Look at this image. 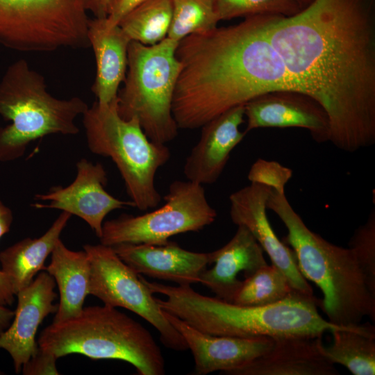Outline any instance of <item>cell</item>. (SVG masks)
<instances>
[{
    "label": "cell",
    "mask_w": 375,
    "mask_h": 375,
    "mask_svg": "<svg viewBox=\"0 0 375 375\" xmlns=\"http://www.w3.org/2000/svg\"><path fill=\"white\" fill-rule=\"evenodd\" d=\"M267 35L299 92L317 102L329 142L354 152L375 143V0H314L271 15Z\"/></svg>",
    "instance_id": "6da1fadb"
},
{
    "label": "cell",
    "mask_w": 375,
    "mask_h": 375,
    "mask_svg": "<svg viewBox=\"0 0 375 375\" xmlns=\"http://www.w3.org/2000/svg\"><path fill=\"white\" fill-rule=\"evenodd\" d=\"M272 14L191 34L178 44L181 68L172 101L179 128L194 129L261 94L299 90L272 45ZM301 93V92H300Z\"/></svg>",
    "instance_id": "7a4b0ae2"
},
{
    "label": "cell",
    "mask_w": 375,
    "mask_h": 375,
    "mask_svg": "<svg viewBox=\"0 0 375 375\" xmlns=\"http://www.w3.org/2000/svg\"><path fill=\"white\" fill-rule=\"evenodd\" d=\"M142 280L160 308L195 328L213 335L239 338L322 336L326 331L343 328L319 313V300L294 292L275 303L263 306H240L217 297L203 295L191 285H168Z\"/></svg>",
    "instance_id": "3957f363"
},
{
    "label": "cell",
    "mask_w": 375,
    "mask_h": 375,
    "mask_svg": "<svg viewBox=\"0 0 375 375\" xmlns=\"http://www.w3.org/2000/svg\"><path fill=\"white\" fill-rule=\"evenodd\" d=\"M267 209L287 228L283 239L292 249L303 276L322 291L319 306L328 321L351 327L369 317L375 320V292L369 288L353 251L333 244L310 231L287 199L285 192L270 188Z\"/></svg>",
    "instance_id": "277c9868"
},
{
    "label": "cell",
    "mask_w": 375,
    "mask_h": 375,
    "mask_svg": "<svg viewBox=\"0 0 375 375\" xmlns=\"http://www.w3.org/2000/svg\"><path fill=\"white\" fill-rule=\"evenodd\" d=\"M39 348L57 358L79 353L94 360L132 365L139 375H163L160 348L141 324L109 306L83 307L79 314L53 322L40 333Z\"/></svg>",
    "instance_id": "5b68a950"
},
{
    "label": "cell",
    "mask_w": 375,
    "mask_h": 375,
    "mask_svg": "<svg viewBox=\"0 0 375 375\" xmlns=\"http://www.w3.org/2000/svg\"><path fill=\"white\" fill-rule=\"evenodd\" d=\"M78 97L58 99L24 59L10 64L0 81V162L21 158L32 142L51 134L76 135V118L88 108Z\"/></svg>",
    "instance_id": "8992f818"
},
{
    "label": "cell",
    "mask_w": 375,
    "mask_h": 375,
    "mask_svg": "<svg viewBox=\"0 0 375 375\" xmlns=\"http://www.w3.org/2000/svg\"><path fill=\"white\" fill-rule=\"evenodd\" d=\"M83 123L89 149L112 159L134 207L140 210L157 207L162 197L155 178L170 159L169 149L152 142L135 118H122L117 97L106 104L95 101L83 115Z\"/></svg>",
    "instance_id": "52a82bcc"
},
{
    "label": "cell",
    "mask_w": 375,
    "mask_h": 375,
    "mask_svg": "<svg viewBox=\"0 0 375 375\" xmlns=\"http://www.w3.org/2000/svg\"><path fill=\"white\" fill-rule=\"evenodd\" d=\"M178 44L166 38L153 45L131 41L123 87L117 94V111L124 119L135 118L153 142L166 144L178 135L172 101L181 65Z\"/></svg>",
    "instance_id": "ba28073f"
},
{
    "label": "cell",
    "mask_w": 375,
    "mask_h": 375,
    "mask_svg": "<svg viewBox=\"0 0 375 375\" xmlns=\"http://www.w3.org/2000/svg\"><path fill=\"white\" fill-rule=\"evenodd\" d=\"M83 0H0V45L21 52L90 47Z\"/></svg>",
    "instance_id": "9c48e42d"
},
{
    "label": "cell",
    "mask_w": 375,
    "mask_h": 375,
    "mask_svg": "<svg viewBox=\"0 0 375 375\" xmlns=\"http://www.w3.org/2000/svg\"><path fill=\"white\" fill-rule=\"evenodd\" d=\"M163 199L165 203L156 210L137 216L123 214L104 222L100 243L165 244L174 235L203 229L217 216L203 185L188 180L173 181Z\"/></svg>",
    "instance_id": "30bf717a"
},
{
    "label": "cell",
    "mask_w": 375,
    "mask_h": 375,
    "mask_svg": "<svg viewBox=\"0 0 375 375\" xmlns=\"http://www.w3.org/2000/svg\"><path fill=\"white\" fill-rule=\"evenodd\" d=\"M83 250L90 263V294L104 305L126 308L145 319L157 329L167 348L178 351L188 349L140 274L123 262L112 247L87 244Z\"/></svg>",
    "instance_id": "8fae6325"
},
{
    "label": "cell",
    "mask_w": 375,
    "mask_h": 375,
    "mask_svg": "<svg viewBox=\"0 0 375 375\" xmlns=\"http://www.w3.org/2000/svg\"><path fill=\"white\" fill-rule=\"evenodd\" d=\"M77 174L68 186L53 187L45 194H37L31 206L37 208H53L67 212L83 219L99 238L105 217L110 212L128 206L131 201L120 200L106 191L107 174L99 162L82 158L76 163Z\"/></svg>",
    "instance_id": "7c38bea8"
},
{
    "label": "cell",
    "mask_w": 375,
    "mask_h": 375,
    "mask_svg": "<svg viewBox=\"0 0 375 375\" xmlns=\"http://www.w3.org/2000/svg\"><path fill=\"white\" fill-rule=\"evenodd\" d=\"M270 188L251 183L233 192L229 197L231 219L235 225L244 226L251 232L294 290L313 296L311 285L299 269L292 249L277 237L268 220L266 202Z\"/></svg>",
    "instance_id": "4fadbf2b"
},
{
    "label": "cell",
    "mask_w": 375,
    "mask_h": 375,
    "mask_svg": "<svg viewBox=\"0 0 375 375\" xmlns=\"http://www.w3.org/2000/svg\"><path fill=\"white\" fill-rule=\"evenodd\" d=\"M246 134L259 128H301L318 143L329 142L330 124L324 109L313 99L293 91L258 96L244 105Z\"/></svg>",
    "instance_id": "5bb4252c"
},
{
    "label": "cell",
    "mask_w": 375,
    "mask_h": 375,
    "mask_svg": "<svg viewBox=\"0 0 375 375\" xmlns=\"http://www.w3.org/2000/svg\"><path fill=\"white\" fill-rule=\"evenodd\" d=\"M54 278L42 271L26 288L15 295L17 305L9 326L0 334V349L10 356L15 373L38 350L35 335L40 324L49 314L56 313L58 304Z\"/></svg>",
    "instance_id": "9a60e30c"
},
{
    "label": "cell",
    "mask_w": 375,
    "mask_h": 375,
    "mask_svg": "<svg viewBox=\"0 0 375 375\" xmlns=\"http://www.w3.org/2000/svg\"><path fill=\"white\" fill-rule=\"evenodd\" d=\"M164 312L191 351L195 363L194 374L197 375H206L216 371L228 374L264 354L274 343V339L269 337L239 338L210 335L166 310Z\"/></svg>",
    "instance_id": "2e32d148"
},
{
    "label": "cell",
    "mask_w": 375,
    "mask_h": 375,
    "mask_svg": "<svg viewBox=\"0 0 375 375\" xmlns=\"http://www.w3.org/2000/svg\"><path fill=\"white\" fill-rule=\"evenodd\" d=\"M244 107L232 108L201 128L199 140L186 158L183 173L187 180L203 185L215 183L223 172L231 151L244 138L240 129Z\"/></svg>",
    "instance_id": "e0dca14e"
},
{
    "label": "cell",
    "mask_w": 375,
    "mask_h": 375,
    "mask_svg": "<svg viewBox=\"0 0 375 375\" xmlns=\"http://www.w3.org/2000/svg\"><path fill=\"white\" fill-rule=\"evenodd\" d=\"M112 247L137 274L178 285L199 283L201 274L210 265L209 253L190 251L171 241L161 245L119 244Z\"/></svg>",
    "instance_id": "ac0fdd59"
},
{
    "label": "cell",
    "mask_w": 375,
    "mask_h": 375,
    "mask_svg": "<svg viewBox=\"0 0 375 375\" xmlns=\"http://www.w3.org/2000/svg\"><path fill=\"white\" fill-rule=\"evenodd\" d=\"M322 336L274 339L269 351L228 375H336L338 371L322 353Z\"/></svg>",
    "instance_id": "d6986e66"
},
{
    "label": "cell",
    "mask_w": 375,
    "mask_h": 375,
    "mask_svg": "<svg viewBox=\"0 0 375 375\" xmlns=\"http://www.w3.org/2000/svg\"><path fill=\"white\" fill-rule=\"evenodd\" d=\"M210 269H206L199 283L209 288L216 297L233 302L242 281L238 275L243 272L244 278L267 265L264 251L251 232L244 226H238L233 238L222 247L210 252Z\"/></svg>",
    "instance_id": "ffe728a7"
},
{
    "label": "cell",
    "mask_w": 375,
    "mask_h": 375,
    "mask_svg": "<svg viewBox=\"0 0 375 375\" xmlns=\"http://www.w3.org/2000/svg\"><path fill=\"white\" fill-rule=\"evenodd\" d=\"M88 38L96 62L92 91L99 103H109L117 97L127 69L131 40L119 25L110 26L106 18L90 19Z\"/></svg>",
    "instance_id": "44dd1931"
},
{
    "label": "cell",
    "mask_w": 375,
    "mask_h": 375,
    "mask_svg": "<svg viewBox=\"0 0 375 375\" xmlns=\"http://www.w3.org/2000/svg\"><path fill=\"white\" fill-rule=\"evenodd\" d=\"M72 215L62 211L40 237L26 238L0 251L1 270L15 296L44 270V262L60 240Z\"/></svg>",
    "instance_id": "7402d4cb"
},
{
    "label": "cell",
    "mask_w": 375,
    "mask_h": 375,
    "mask_svg": "<svg viewBox=\"0 0 375 375\" xmlns=\"http://www.w3.org/2000/svg\"><path fill=\"white\" fill-rule=\"evenodd\" d=\"M44 270L54 278L59 290L60 301L53 322L79 314L90 294V263L87 253L69 249L60 239Z\"/></svg>",
    "instance_id": "603a6c76"
},
{
    "label": "cell",
    "mask_w": 375,
    "mask_h": 375,
    "mask_svg": "<svg viewBox=\"0 0 375 375\" xmlns=\"http://www.w3.org/2000/svg\"><path fill=\"white\" fill-rule=\"evenodd\" d=\"M332 344L321 349L334 365L345 367L353 375L375 374V328L369 323L331 331Z\"/></svg>",
    "instance_id": "cb8c5ba5"
},
{
    "label": "cell",
    "mask_w": 375,
    "mask_h": 375,
    "mask_svg": "<svg viewBox=\"0 0 375 375\" xmlns=\"http://www.w3.org/2000/svg\"><path fill=\"white\" fill-rule=\"evenodd\" d=\"M170 0H146L119 23L131 41L156 44L167 37L172 22Z\"/></svg>",
    "instance_id": "d4e9b609"
},
{
    "label": "cell",
    "mask_w": 375,
    "mask_h": 375,
    "mask_svg": "<svg viewBox=\"0 0 375 375\" xmlns=\"http://www.w3.org/2000/svg\"><path fill=\"white\" fill-rule=\"evenodd\" d=\"M294 292L285 275L277 267L266 265L242 281L232 303L247 306H267L285 299Z\"/></svg>",
    "instance_id": "484cf974"
},
{
    "label": "cell",
    "mask_w": 375,
    "mask_h": 375,
    "mask_svg": "<svg viewBox=\"0 0 375 375\" xmlns=\"http://www.w3.org/2000/svg\"><path fill=\"white\" fill-rule=\"evenodd\" d=\"M172 22L167 38L180 42L185 37L215 28L219 22L216 0H170Z\"/></svg>",
    "instance_id": "4316f807"
},
{
    "label": "cell",
    "mask_w": 375,
    "mask_h": 375,
    "mask_svg": "<svg viewBox=\"0 0 375 375\" xmlns=\"http://www.w3.org/2000/svg\"><path fill=\"white\" fill-rule=\"evenodd\" d=\"M219 21L240 17L272 14L292 16L303 8L294 0H216Z\"/></svg>",
    "instance_id": "83f0119b"
},
{
    "label": "cell",
    "mask_w": 375,
    "mask_h": 375,
    "mask_svg": "<svg viewBox=\"0 0 375 375\" xmlns=\"http://www.w3.org/2000/svg\"><path fill=\"white\" fill-rule=\"evenodd\" d=\"M349 247L358 262L372 291L375 292V210L371 211L367 220L355 231Z\"/></svg>",
    "instance_id": "f1b7e54d"
},
{
    "label": "cell",
    "mask_w": 375,
    "mask_h": 375,
    "mask_svg": "<svg viewBox=\"0 0 375 375\" xmlns=\"http://www.w3.org/2000/svg\"><path fill=\"white\" fill-rule=\"evenodd\" d=\"M292 176L291 169L276 161L260 158L251 165L247 178L250 183L261 184L283 192Z\"/></svg>",
    "instance_id": "f546056e"
},
{
    "label": "cell",
    "mask_w": 375,
    "mask_h": 375,
    "mask_svg": "<svg viewBox=\"0 0 375 375\" xmlns=\"http://www.w3.org/2000/svg\"><path fill=\"white\" fill-rule=\"evenodd\" d=\"M13 221V214L10 208L0 200V239L10 229ZM15 300V295L0 269V304L10 306Z\"/></svg>",
    "instance_id": "4dcf8cb0"
},
{
    "label": "cell",
    "mask_w": 375,
    "mask_h": 375,
    "mask_svg": "<svg viewBox=\"0 0 375 375\" xmlns=\"http://www.w3.org/2000/svg\"><path fill=\"white\" fill-rule=\"evenodd\" d=\"M58 358L40 348L23 365L22 372L25 375L59 374L56 362Z\"/></svg>",
    "instance_id": "1f68e13d"
},
{
    "label": "cell",
    "mask_w": 375,
    "mask_h": 375,
    "mask_svg": "<svg viewBox=\"0 0 375 375\" xmlns=\"http://www.w3.org/2000/svg\"><path fill=\"white\" fill-rule=\"evenodd\" d=\"M144 1L146 0H116L106 17L108 25L110 26L118 25L128 12Z\"/></svg>",
    "instance_id": "d6a6232c"
},
{
    "label": "cell",
    "mask_w": 375,
    "mask_h": 375,
    "mask_svg": "<svg viewBox=\"0 0 375 375\" xmlns=\"http://www.w3.org/2000/svg\"><path fill=\"white\" fill-rule=\"evenodd\" d=\"M116 0H83L85 8L96 18L107 17L110 9Z\"/></svg>",
    "instance_id": "836d02e7"
},
{
    "label": "cell",
    "mask_w": 375,
    "mask_h": 375,
    "mask_svg": "<svg viewBox=\"0 0 375 375\" xmlns=\"http://www.w3.org/2000/svg\"><path fill=\"white\" fill-rule=\"evenodd\" d=\"M15 315V310L0 304V334L10 324Z\"/></svg>",
    "instance_id": "e575fe53"
},
{
    "label": "cell",
    "mask_w": 375,
    "mask_h": 375,
    "mask_svg": "<svg viewBox=\"0 0 375 375\" xmlns=\"http://www.w3.org/2000/svg\"><path fill=\"white\" fill-rule=\"evenodd\" d=\"M297 2L303 8L309 5L314 0H294Z\"/></svg>",
    "instance_id": "d590c367"
}]
</instances>
